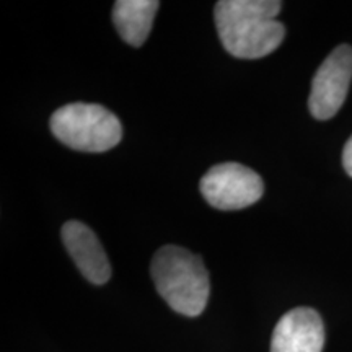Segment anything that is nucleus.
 I'll use <instances>...</instances> for the list:
<instances>
[{"label":"nucleus","mask_w":352,"mask_h":352,"mask_svg":"<svg viewBox=\"0 0 352 352\" xmlns=\"http://www.w3.org/2000/svg\"><path fill=\"white\" fill-rule=\"evenodd\" d=\"M352 80V47L341 44L316 70L311 82L308 108L320 121L331 120L340 111Z\"/></svg>","instance_id":"nucleus-5"},{"label":"nucleus","mask_w":352,"mask_h":352,"mask_svg":"<svg viewBox=\"0 0 352 352\" xmlns=\"http://www.w3.org/2000/svg\"><path fill=\"white\" fill-rule=\"evenodd\" d=\"M50 126L59 142L80 152L111 151L122 139L116 114L95 103L65 104L56 109Z\"/></svg>","instance_id":"nucleus-3"},{"label":"nucleus","mask_w":352,"mask_h":352,"mask_svg":"<svg viewBox=\"0 0 352 352\" xmlns=\"http://www.w3.org/2000/svg\"><path fill=\"white\" fill-rule=\"evenodd\" d=\"M324 327L318 311L298 307L277 321L271 340V352H321Z\"/></svg>","instance_id":"nucleus-6"},{"label":"nucleus","mask_w":352,"mask_h":352,"mask_svg":"<svg viewBox=\"0 0 352 352\" xmlns=\"http://www.w3.org/2000/svg\"><path fill=\"white\" fill-rule=\"evenodd\" d=\"M264 183L256 171L228 162L210 168L201 179V195L219 210H239L261 199Z\"/></svg>","instance_id":"nucleus-4"},{"label":"nucleus","mask_w":352,"mask_h":352,"mask_svg":"<svg viewBox=\"0 0 352 352\" xmlns=\"http://www.w3.org/2000/svg\"><path fill=\"white\" fill-rule=\"evenodd\" d=\"M152 279L160 297L176 314L197 316L209 300V272L197 254L166 245L153 254Z\"/></svg>","instance_id":"nucleus-2"},{"label":"nucleus","mask_w":352,"mask_h":352,"mask_svg":"<svg viewBox=\"0 0 352 352\" xmlns=\"http://www.w3.org/2000/svg\"><path fill=\"white\" fill-rule=\"evenodd\" d=\"M342 166H344L346 173L352 178V135L344 145V151H342Z\"/></svg>","instance_id":"nucleus-9"},{"label":"nucleus","mask_w":352,"mask_h":352,"mask_svg":"<svg viewBox=\"0 0 352 352\" xmlns=\"http://www.w3.org/2000/svg\"><path fill=\"white\" fill-rule=\"evenodd\" d=\"M158 7L157 0H118L113 7V21L122 41L134 47L142 46L151 33Z\"/></svg>","instance_id":"nucleus-8"},{"label":"nucleus","mask_w":352,"mask_h":352,"mask_svg":"<svg viewBox=\"0 0 352 352\" xmlns=\"http://www.w3.org/2000/svg\"><path fill=\"white\" fill-rule=\"evenodd\" d=\"M63 241L70 258L76 261L87 280L95 285L108 283L111 277V266L103 246L91 228L78 220H70L63 227Z\"/></svg>","instance_id":"nucleus-7"},{"label":"nucleus","mask_w":352,"mask_h":352,"mask_svg":"<svg viewBox=\"0 0 352 352\" xmlns=\"http://www.w3.org/2000/svg\"><path fill=\"white\" fill-rule=\"evenodd\" d=\"M277 0H220L214 19L223 50L239 59H261L284 41L285 28Z\"/></svg>","instance_id":"nucleus-1"}]
</instances>
